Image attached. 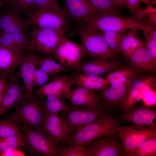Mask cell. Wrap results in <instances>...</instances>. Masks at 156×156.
<instances>
[{
  "instance_id": "9",
  "label": "cell",
  "mask_w": 156,
  "mask_h": 156,
  "mask_svg": "<svg viewBox=\"0 0 156 156\" xmlns=\"http://www.w3.org/2000/svg\"><path fill=\"white\" fill-rule=\"evenodd\" d=\"M84 54L81 44L76 43L65 35L51 55L61 64L76 71L80 67Z\"/></svg>"
},
{
  "instance_id": "6",
  "label": "cell",
  "mask_w": 156,
  "mask_h": 156,
  "mask_svg": "<svg viewBox=\"0 0 156 156\" xmlns=\"http://www.w3.org/2000/svg\"><path fill=\"white\" fill-rule=\"evenodd\" d=\"M28 16L30 25L61 31L71 36L77 33V27L72 25L62 8L59 10L39 9Z\"/></svg>"
},
{
  "instance_id": "7",
  "label": "cell",
  "mask_w": 156,
  "mask_h": 156,
  "mask_svg": "<svg viewBox=\"0 0 156 156\" xmlns=\"http://www.w3.org/2000/svg\"><path fill=\"white\" fill-rule=\"evenodd\" d=\"M117 133L116 137L121 142L125 150L123 156H129L145 141L156 137V124L150 125H121Z\"/></svg>"
},
{
  "instance_id": "8",
  "label": "cell",
  "mask_w": 156,
  "mask_h": 156,
  "mask_svg": "<svg viewBox=\"0 0 156 156\" xmlns=\"http://www.w3.org/2000/svg\"><path fill=\"white\" fill-rule=\"evenodd\" d=\"M34 26L29 34L30 44L28 51L51 55L66 34L59 31Z\"/></svg>"
},
{
  "instance_id": "15",
  "label": "cell",
  "mask_w": 156,
  "mask_h": 156,
  "mask_svg": "<svg viewBox=\"0 0 156 156\" xmlns=\"http://www.w3.org/2000/svg\"><path fill=\"white\" fill-rule=\"evenodd\" d=\"M41 130L56 147L60 144L65 145L69 141L67 128L57 114H47Z\"/></svg>"
},
{
  "instance_id": "28",
  "label": "cell",
  "mask_w": 156,
  "mask_h": 156,
  "mask_svg": "<svg viewBox=\"0 0 156 156\" xmlns=\"http://www.w3.org/2000/svg\"><path fill=\"white\" fill-rule=\"evenodd\" d=\"M23 55L0 45V75L8 76L13 73L18 66Z\"/></svg>"
},
{
  "instance_id": "22",
  "label": "cell",
  "mask_w": 156,
  "mask_h": 156,
  "mask_svg": "<svg viewBox=\"0 0 156 156\" xmlns=\"http://www.w3.org/2000/svg\"><path fill=\"white\" fill-rule=\"evenodd\" d=\"M76 85L75 87L65 96L71 104L77 106L99 105V99L96 90Z\"/></svg>"
},
{
  "instance_id": "10",
  "label": "cell",
  "mask_w": 156,
  "mask_h": 156,
  "mask_svg": "<svg viewBox=\"0 0 156 156\" xmlns=\"http://www.w3.org/2000/svg\"><path fill=\"white\" fill-rule=\"evenodd\" d=\"M26 140V148L31 153L38 155L58 156L56 147L41 130L34 127L23 128Z\"/></svg>"
},
{
  "instance_id": "46",
  "label": "cell",
  "mask_w": 156,
  "mask_h": 156,
  "mask_svg": "<svg viewBox=\"0 0 156 156\" xmlns=\"http://www.w3.org/2000/svg\"><path fill=\"white\" fill-rule=\"evenodd\" d=\"M120 8L123 9L126 6L124 0H111Z\"/></svg>"
},
{
  "instance_id": "1",
  "label": "cell",
  "mask_w": 156,
  "mask_h": 156,
  "mask_svg": "<svg viewBox=\"0 0 156 156\" xmlns=\"http://www.w3.org/2000/svg\"><path fill=\"white\" fill-rule=\"evenodd\" d=\"M78 26L102 31H109L125 34L128 29H137L144 31L153 27L148 17L137 18L131 16H115L96 14L92 18Z\"/></svg>"
},
{
  "instance_id": "24",
  "label": "cell",
  "mask_w": 156,
  "mask_h": 156,
  "mask_svg": "<svg viewBox=\"0 0 156 156\" xmlns=\"http://www.w3.org/2000/svg\"><path fill=\"white\" fill-rule=\"evenodd\" d=\"M128 65L141 73H156V63L145 46L138 48Z\"/></svg>"
},
{
  "instance_id": "38",
  "label": "cell",
  "mask_w": 156,
  "mask_h": 156,
  "mask_svg": "<svg viewBox=\"0 0 156 156\" xmlns=\"http://www.w3.org/2000/svg\"><path fill=\"white\" fill-rule=\"evenodd\" d=\"M154 86L147 85L145 86L142 91L143 104L148 107H153L156 105V92L153 89Z\"/></svg>"
},
{
  "instance_id": "44",
  "label": "cell",
  "mask_w": 156,
  "mask_h": 156,
  "mask_svg": "<svg viewBox=\"0 0 156 156\" xmlns=\"http://www.w3.org/2000/svg\"><path fill=\"white\" fill-rule=\"evenodd\" d=\"M8 76H0V104L2 100L8 85L9 79Z\"/></svg>"
},
{
  "instance_id": "50",
  "label": "cell",
  "mask_w": 156,
  "mask_h": 156,
  "mask_svg": "<svg viewBox=\"0 0 156 156\" xmlns=\"http://www.w3.org/2000/svg\"><path fill=\"white\" fill-rule=\"evenodd\" d=\"M140 2H144L146 0H139Z\"/></svg>"
},
{
  "instance_id": "40",
  "label": "cell",
  "mask_w": 156,
  "mask_h": 156,
  "mask_svg": "<svg viewBox=\"0 0 156 156\" xmlns=\"http://www.w3.org/2000/svg\"><path fill=\"white\" fill-rule=\"evenodd\" d=\"M38 10L60 9L59 0H33Z\"/></svg>"
},
{
  "instance_id": "3",
  "label": "cell",
  "mask_w": 156,
  "mask_h": 156,
  "mask_svg": "<svg viewBox=\"0 0 156 156\" xmlns=\"http://www.w3.org/2000/svg\"><path fill=\"white\" fill-rule=\"evenodd\" d=\"M40 99H29L25 96L14 111L7 114L5 118L18 124L22 129L32 127L41 130L47 114Z\"/></svg>"
},
{
  "instance_id": "47",
  "label": "cell",
  "mask_w": 156,
  "mask_h": 156,
  "mask_svg": "<svg viewBox=\"0 0 156 156\" xmlns=\"http://www.w3.org/2000/svg\"><path fill=\"white\" fill-rule=\"evenodd\" d=\"M147 31L150 34L153 39L156 40V29H150Z\"/></svg>"
},
{
  "instance_id": "29",
  "label": "cell",
  "mask_w": 156,
  "mask_h": 156,
  "mask_svg": "<svg viewBox=\"0 0 156 156\" xmlns=\"http://www.w3.org/2000/svg\"><path fill=\"white\" fill-rule=\"evenodd\" d=\"M37 67L51 76L61 72H70L69 68L55 62L52 55L44 56L38 54Z\"/></svg>"
},
{
  "instance_id": "18",
  "label": "cell",
  "mask_w": 156,
  "mask_h": 156,
  "mask_svg": "<svg viewBox=\"0 0 156 156\" xmlns=\"http://www.w3.org/2000/svg\"><path fill=\"white\" fill-rule=\"evenodd\" d=\"M38 55L36 51H28L22 55L18 65L21 70V76L23 81L25 96L29 99L35 98L33 81L37 67Z\"/></svg>"
},
{
  "instance_id": "2",
  "label": "cell",
  "mask_w": 156,
  "mask_h": 156,
  "mask_svg": "<svg viewBox=\"0 0 156 156\" xmlns=\"http://www.w3.org/2000/svg\"><path fill=\"white\" fill-rule=\"evenodd\" d=\"M118 116L114 113L106 112L97 120L70 136L68 148L83 146L98 138L117 133L121 126Z\"/></svg>"
},
{
  "instance_id": "37",
  "label": "cell",
  "mask_w": 156,
  "mask_h": 156,
  "mask_svg": "<svg viewBox=\"0 0 156 156\" xmlns=\"http://www.w3.org/2000/svg\"><path fill=\"white\" fill-rule=\"evenodd\" d=\"M55 150L58 156H87L83 146L68 148L65 145L60 144L56 147Z\"/></svg>"
},
{
  "instance_id": "41",
  "label": "cell",
  "mask_w": 156,
  "mask_h": 156,
  "mask_svg": "<svg viewBox=\"0 0 156 156\" xmlns=\"http://www.w3.org/2000/svg\"><path fill=\"white\" fill-rule=\"evenodd\" d=\"M143 31L146 37L145 46L149 51L153 60L156 63V40L153 39L147 31Z\"/></svg>"
},
{
  "instance_id": "34",
  "label": "cell",
  "mask_w": 156,
  "mask_h": 156,
  "mask_svg": "<svg viewBox=\"0 0 156 156\" xmlns=\"http://www.w3.org/2000/svg\"><path fill=\"white\" fill-rule=\"evenodd\" d=\"M23 135L18 124L5 118L0 120V138Z\"/></svg>"
},
{
  "instance_id": "16",
  "label": "cell",
  "mask_w": 156,
  "mask_h": 156,
  "mask_svg": "<svg viewBox=\"0 0 156 156\" xmlns=\"http://www.w3.org/2000/svg\"><path fill=\"white\" fill-rule=\"evenodd\" d=\"M62 8L68 19L77 26L92 18L96 13L86 0H64Z\"/></svg>"
},
{
  "instance_id": "33",
  "label": "cell",
  "mask_w": 156,
  "mask_h": 156,
  "mask_svg": "<svg viewBox=\"0 0 156 156\" xmlns=\"http://www.w3.org/2000/svg\"><path fill=\"white\" fill-rule=\"evenodd\" d=\"M4 5L28 16L38 9L33 0H6Z\"/></svg>"
},
{
  "instance_id": "21",
  "label": "cell",
  "mask_w": 156,
  "mask_h": 156,
  "mask_svg": "<svg viewBox=\"0 0 156 156\" xmlns=\"http://www.w3.org/2000/svg\"><path fill=\"white\" fill-rule=\"evenodd\" d=\"M122 65L117 60L101 58L81 63L79 68L76 71L99 76L112 72Z\"/></svg>"
},
{
  "instance_id": "35",
  "label": "cell",
  "mask_w": 156,
  "mask_h": 156,
  "mask_svg": "<svg viewBox=\"0 0 156 156\" xmlns=\"http://www.w3.org/2000/svg\"><path fill=\"white\" fill-rule=\"evenodd\" d=\"M156 137L148 139L133 151L129 156H156Z\"/></svg>"
},
{
  "instance_id": "49",
  "label": "cell",
  "mask_w": 156,
  "mask_h": 156,
  "mask_svg": "<svg viewBox=\"0 0 156 156\" xmlns=\"http://www.w3.org/2000/svg\"><path fill=\"white\" fill-rule=\"evenodd\" d=\"M2 151V145H1V141H0V155Z\"/></svg>"
},
{
  "instance_id": "39",
  "label": "cell",
  "mask_w": 156,
  "mask_h": 156,
  "mask_svg": "<svg viewBox=\"0 0 156 156\" xmlns=\"http://www.w3.org/2000/svg\"><path fill=\"white\" fill-rule=\"evenodd\" d=\"M50 76L39 68L36 69L33 79V89L40 87L50 81L52 78Z\"/></svg>"
},
{
  "instance_id": "4",
  "label": "cell",
  "mask_w": 156,
  "mask_h": 156,
  "mask_svg": "<svg viewBox=\"0 0 156 156\" xmlns=\"http://www.w3.org/2000/svg\"><path fill=\"white\" fill-rule=\"evenodd\" d=\"M105 112L99 105L77 106L70 104L68 109L60 112L59 117L65 125L69 136L98 119Z\"/></svg>"
},
{
  "instance_id": "11",
  "label": "cell",
  "mask_w": 156,
  "mask_h": 156,
  "mask_svg": "<svg viewBox=\"0 0 156 156\" xmlns=\"http://www.w3.org/2000/svg\"><path fill=\"white\" fill-rule=\"evenodd\" d=\"M116 134L98 138L83 146L87 156H123L125 150Z\"/></svg>"
},
{
  "instance_id": "26",
  "label": "cell",
  "mask_w": 156,
  "mask_h": 156,
  "mask_svg": "<svg viewBox=\"0 0 156 156\" xmlns=\"http://www.w3.org/2000/svg\"><path fill=\"white\" fill-rule=\"evenodd\" d=\"M137 30L131 29L127 33L122 35L119 48V53L127 61L130 60L138 48L144 46L137 36Z\"/></svg>"
},
{
  "instance_id": "32",
  "label": "cell",
  "mask_w": 156,
  "mask_h": 156,
  "mask_svg": "<svg viewBox=\"0 0 156 156\" xmlns=\"http://www.w3.org/2000/svg\"><path fill=\"white\" fill-rule=\"evenodd\" d=\"M0 141L2 145L1 154L26 148V140L23 135L0 138Z\"/></svg>"
},
{
  "instance_id": "30",
  "label": "cell",
  "mask_w": 156,
  "mask_h": 156,
  "mask_svg": "<svg viewBox=\"0 0 156 156\" xmlns=\"http://www.w3.org/2000/svg\"><path fill=\"white\" fill-rule=\"evenodd\" d=\"M43 102V106L46 113L57 114L67 110L69 107L64 96L50 95Z\"/></svg>"
},
{
  "instance_id": "5",
  "label": "cell",
  "mask_w": 156,
  "mask_h": 156,
  "mask_svg": "<svg viewBox=\"0 0 156 156\" xmlns=\"http://www.w3.org/2000/svg\"><path fill=\"white\" fill-rule=\"evenodd\" d=\"M77 33L79 36L85 54L92 60L101 58L117 60L118 55L108 47L103 37L102 31L77 26Z\"/></svg>"
},
{
  "instance_id": "48",
  "label": "cell",
  "mask_w": 156,
  "mask_h": 156,
  "mask_svg": "<svg viewBox=\"0 0 156 156\" xmlns=\"http://www.w3.org/2000/svg\"><path fill=\"white\" fill-rule=\"evenodd\" d=\"M6 0H0V9L5 4Z\"/></svg>"
},
{
  "instance_id": "19",
  "label": "cell",
  "mask_w": 156,
  "mask_h": 156,
  "mask_svg": "<svg viewBox=\"0 0 156 156\" xmlns=\"http://www.w3.org/2000/svg\"><path fill=\"white\" fill-rule=\"evenodd\" d=\"M9 75L8 83L0 104V116L15 107L25 96L23 84L19 82L13 73Z\"/></svg>"
},
{
  "instance_id": "51",
  "label": "cell",
  "mask_w": 156,
  "mask_h": 156,
  "mask_svg": "<svg viewBox=\"0 0 156 156\" xmlns=\"http://www.w3.org/2000/svg\"><path fill=\"white\" fill-rule=\"evenodd\" d=\"M1 31H2L1 29V27H0V35L2 33Z\"/></svg>"
},
{
  "instance_id": "17",
  "label": "cell",
  "mask_w": 156,
  "mask_h": 156,
  "mask_svg": "<svg viewBox=\"0 0 156 156\" xmlns=\"http://www.w3.org/2000/svg\"><path fill=\"white\" fill-rule=\"evenodd\" d=\"M131 83L113 85L109 88L108 87L98 91L99 92L97 95L99 105L105 112L114 113L119 109L120 103Z\"/></svg>"
},
{
  "instance_id": "42",
  "label": "cell",
  "mask_w": 156,
  "mask_h": 156,
  "mask_svg": "<svg viewBox=\"0 0 156 156\" xmlns=\"http://www.w3.org/2000/svg\"><path fill=\"white\" fill-rule=\"evenodd\" d=\"M155 13L156 8L153 6L149 5L144 9H140L133 16H131L137 18H141L145 16L148 17Z\"/></svg>"
},
{
  "instance_id": "36",
  "label": "cell",
  "mask_w": 156,
  "mask_h": 156,
  "mask_svg": "<svg viewBox=\"0 0 156 156\" xmlns=\"http://www.w3.org/2000/svg\"><path fill=\"white\" fill-rule=\"evenodd\" d=\"M102 34L108 47L114 53L119 55V46L122 37L121 34L117 32L109 31H102Z\"/></svg>"
},
{
  "instance_id": "12",
  "label": "cell",
  "mask_w": 156,
  "mask_h": 156,
  "mask_svg": "<svg viewBox=\"0 0 156 156\" xmlns=\"http://www.w3.org/2000/svg\"><path fill=\"white\" fill-rule=\"evenodd\" d=\"M150 85L156 87L155 75L148 74L141 75L133 80L127 89L119 105L120 113L132 109L136 103L142 99V91L145 86Z\"/></svg>"
},
{
  "instance_id": "52",
  "label": "cell",
  "mask_w": 156,
  "mask_h": 156,
  "mask_svg": "<svg viewBox=\"0 0 156 156\" xmlns=\"http://www.w3.org/2000/svg\"></svg>"
},
{
  "instance_id": "13",
  "label": "cell",
  "mask_w": 156,
  "mask_h": 156,
  "mask_svg": "<svg viewBox=\"0 0 156 156\" xmlns=\"http://www.w3.org/2000/svg\"><path fill=\"white\" fill-rule=\"evenodd\" d=\"M52 80L48 83L33 89L34 95L42 99L50 95L64 96L67 95L72 89L75 82L70 75L52 76Z\"/></svg>"
},
{
  "instance_id": "20",
  "label": "cell",
  "mask_w": 156,
  "mask_h": 156,
  "mask_svg": "<svg viewBox=\"0 0 156 156\" xmlns=\"http://www.w3.org/2000/svg\"><path fill=\"white\" fill-rule=\"evenodd\" d=\"M120 121L129 124H140L150 125L154 123L156 118V110L153 107L144 104L135 105L129 111L120 113L118 116Z\"/></svg>"
},
{
  "instance_id": "45",
  "label": "cell",
  "mask_w": 156,
  "mask_h": 156,
  "mask_svg": "<svg viewBox=\"0 0 156 156\" xmlns=\"http://www.w3.org/2000/svg\"><path fill=\"white\" fill-rule=\"evenodd\" d=\"M25 155L24 152L18 149H15L9 152L1 153L0 156H24Z\"/></svg>"
},
{
  "instance_id": "43",
  "label": "cell",
  "mask_w": 156,
  "mask_h": 156,
  "mask_svg": "<svg viewBox=\"0 0 156 156\" xmlns=\"http://www.w3.org/2000/svg\"><path fill=\"white\" fill-rule=\"evenodd\" d=\"M126 7L129 10L132 16H133L142 6L140 3L139 0H124Z\"/></svg>"
},
{
  "instance_id": "27",
  "label": "cell",
  "mask_w": 156,
  "mask_h": 156,
  "mask_svg": "<svg viewBox=\"0 0 156 156\" xmlns=\"http://www.w3.org/2000/svg\"><path fill=\"white\" fill-rule=\"evenodd\" d=\"M70 75L74 79L75 84L96 91L102 90L109 86L108 81L105 78L91 75L75 71H73Z\"/></svg>"
},
{
  "instance_id": "14",
  "label": "cell",
  "mask_w": 156,
  "mask_h": 156,
  "mask_svg": "<svg viewBox=\"0 0 156 156\" xmlns=\"http://www.w3.org/2000/svg\"><path fill=\"white\" fill-rule=\"evenodd\" d=\"M4 9L0 14V27L3 32L23 33L27 35L30 31L28 19L23 17L20 13L4 5Z\"/></svg>"
},
{
  "instance_id": "23",
  "label": "cell",
  "mask_w": 156,
  "mask_h": 156,
  "mask_svg": "<svg viewBox=\"0 0 156 156\" xmlns=\"http://www.w3.org/2000/svg\"><path fill=\"white\" fill-rule=\"evenodd\" d=\"M30 44L29 36L24 34L3 32L0 35V45L20 55L28 51Z\"/></svg>"
},
{
  "instance_id": "25",
  "label": "cell",
  "mask_w": 156,
  "mask_h": 156,
  "mask_svg": "<svg viewBox=\"0 0 156 156\" xmlns=\"http://www.w3.org/2000/svg\"><path fill=\"white\" fill-rule=\"evenodd\" d=\"M141 75L128 64L122 65L115 70L105 75V78L108 81L109 86L115 84L130 83Z\"/></svg>"
},
{
  "instance_id": "31",
  "label": "cell",
  "mask_w": 156,
  "mask_h": 156,
  "mask_svg": "<svg viewBox=\"0 0 156 156\" xmlns=\"http://www.w3.org/2000/svg\"><path fill=\"white\" fill-rule=\"evenodd\" d=\"M97 14L120 16V9L111 0H86Z\"/></svg>"
}]
</instances>
